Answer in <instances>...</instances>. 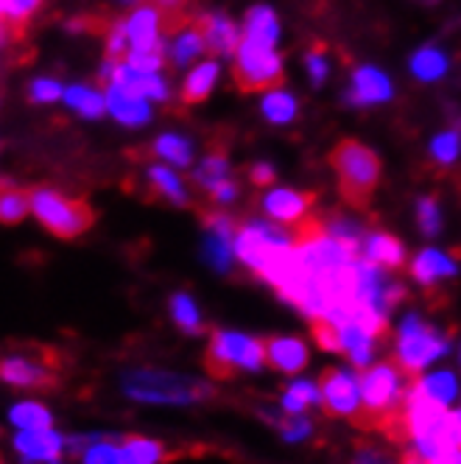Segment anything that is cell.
Here are the masks:
<instances>
[{
  "label": "cell",
  "mask_w": 461,
  "mask_h": 464,
  "mask_svg": "<svg viewBox=\"0 0 461 464\" xmlns=\"http://www.w3.org/2000/svg\"><path fill=\"white\" fill-rule=\"evenodd\" d=\"M68 448L82 459V464H123L120 445L110 442L107 437H76Z\"/></svg>",
  "instance_id": "cell-22"
},
{
  "label": "cell",
  "mask_w": 461,
  "mask_h": 464,
  "mask_svg": "<svg viewBox=\"0 0 461 464\" xmlns=\"http://www.w3.org/2000/svg\"><path fill=\"white\" fill-rule=\"evenodd\" d=\"M31 210V196L20 188H12L6 182H0V221L4 224H17L25 218Z\"/></svg>",
  "instance_id": "cell-35"
},
{
  "label": "cell",
  "mask_w": 461,
  "mask_h": 464,
  "mask_svg": "<svg viewBox=\"0 0 461 464\" xmlns=\"http://www.w3.org/2000/svg\"><path fill=\"white\" fill-rule=\"evenodd\" d=\"M126 34H129V45L131 51H151L157 45H162L159 34H162V14L154 6H143L138 12H131L126 17Z\"/></svg>",
  "instance_id": "cell-15"
},
{
  "label": "cell",
  "mask_w": 461,
  "mask_h": 464,
  "mask_svg": "<svg viewBox=\"0 0 461 464\" xmlns=\"http://www.w3.org/2000/svg\"><path fill=\"white\" fill-rule=\"evenodd\" d=\"M146 182H149L151 198H166V202H171L177 208H190V193H187L185 182L171 169H166V165H149Z\"/></svg>",
  "instance_id": "cell-19"
},
{
  "label": "cell",
  "mask_w": 461,
  "mask_h": 464,
  "mask_svg": "<svg viewBox=\"0 0 461 464\" xmlns=\"http://www.w3.org/2000/svg\"><path fill=\"white\" fill-rule=\"evenodd\" d=\"M263 353H266V367L285 375L303 372L308 367V344L296 336H266Z\"/></svg>",
  "instance_id": "cell-13"
},
{
  "label": "cell",
  "mask_w": 461,
  "mask_h": 464,
  "mask_svg": "<svg viewBox=\"0 0 461 464\" xmlns=\"http://www.w3.org/2000/svg\"><path fill=\"white\" fill-rule=\"evenodd\" d=\"M244 37L255 40V43H266V45H277L280 40V20L274 14L272 6H252L244 17Z\"/></svg>",
  "instance_id": "cell-23"
},
{
  "label": "cell",
  "mask_w": 461,
  "mask_h": 464,
  "mask_svg": "<svg viewBox=\"0 0 461 464\" xmlns=\"http://www.w3.org/2000/svg\"><path fill=\"white\" fill-rule=\"evenodd\" d=\"M68 442L62 434L51 428H37V430H17L14 437V450L23 456L25 464H45V461H59Z\"/></svg>",
  "instance_id": "cell-12"
},
{
  "label": "cell",
  "mask_w": 461,
  "mask_h": 464,
  "mask_svg": "<svg viewBox=\"0 0 461 464\" xmlns=\"http://www.w3.org/2000/svg\"><path fill=\"white\" fill-rule=\"evenodd\" d=\"M447 442L461 450V411L447 417Z\"/></svg>",
  "instance_id": "cell-48"
},
{
  "label": "cell",
  "mask_w": 461,
  "mask_h": 464,
  "mask_svg": "<svg viewBox=\"0 0 461 464\" xmlns=\"http://www.w3.org/2000/svg\"><path fill=\"white\" fill-rule=\"evenodd\" d=\"M149 151L154 157L168 160L171 165H179V169H185V165H190V160H193V143L182 135H162L154 140V146Z\"/></svg>",
  "instance_id": "cell-34"
},
{
  "label": "cell",
  "mask_w": 461,
  "mask_h": 464,
  "mask_svg": "<svg viewBox=\"0 0 461 464\" xmlns=\"http://www.w3.org/2000/svg\"><path fill=\"white\" fill-rule=\"evenodd\" d=\"M0 381L12 389H51L59 381V358L48 347L0 353Z\"/></svg>",
  "instance_id": "cell-6"
},
{
  "label": "cell",
  "mask_w": 461,
  "mask_h": 464,
  "mask_svg": "<svg viewBox=\"0 0 461 464\" xmlns=\"http://www.w3.org/2000/svg\"><path fill=\"white\" fill-rule=\"evenodd\" d=\"M456 275H458V263L453 260V255L439 252V249H422L411 260V277L425 288H434L442 280H450Z\"/></svg>",
  "instance_id": "cell-14"
},
{
  "label": "cell",
  "mask_w": 461,
  "mask_h": 464,
  "mask_svg": "<svg viewBox=\"0 0 461 464\" xmlns=\"http://www.w3.org/2000/svg\"><path fill=\"white\" fill-rule=\"evenodd\" d=\"M394 87L389 82V76L372 64H364V68H355L352 73V87L344 92V104L350 107H375V104H386L391 98Z\"/></svg>",
  "instance_id": "cell-11"
},
{
  "label": "cell",
  "mask_w": 461,
  "mask_h": 464,
  "mask_svg": "<svg viewBox=\"0 0 461 464\" xmlns=\"http://www.w3.org/2000/svg\"><path fill=\"white\" fill-rule=\"evenodd\" d=\"M171 316H174L177 327L185 330V334H190V336L205 334V319H202L199 305H196V300H193L190 294L177 291V294L171 296Z\"/></svg>",
  "instance_id": "cell-28"
},
{
  "label": "cell",
  "mask_w": 461,
  "mask_h": 464,
  "mask_svg": "<svg viewBox=\"0 0 461 464\" xmlns=\"http://www.w3.org/2000/svg\"><path fill=\"white\" fill-rule=\"evenodd\" d=\"M411 389L427 401L434 403H442L447 406L453 397L458 394V381L453 372H431V375H422V378H414L411 381Z\"/></svg>",
  "instance_id": "cell-25"
},
{
  "label": "cell",
  "mask_w": 461,
  "mask_h": 464,
  "mask_svg": "<svg viewBox=\"0 0 461 464\" xmlns=\"http://www.w3.org/2000/svg\"><path fill=\"white\" fill-rule=\"evenodd\" d=\"M45 464H62V459L59 461H45Z\"/></svg>",
  "instance_id": "cell-54"
},
{
  "label": "cell",
  "mask_w": 461,
  "mask_h": 464,
  "mask_svg": "<svg viewBox=\"0 0 461 464\" xmlns=\"http://www.w3.org/2000/svg\"><path fill=\"white\" fill-rule=\"evenodd\" d=\"M266 367V353H263V339H252L233 330H213L207 350H205V370L213 378H233L238 370L257 372Z\"/></svg>",
  "instance_id": "cell-4"
},
{
  "label": "cell",
  "mask_w": 461,
  "mask_h": 464,
  "mask_svg": "<svg viewBox=\"0 0 461 464\" xmlns=\"http://www.w3.org/2000/svg\"><path fill=\"white\" fill-rule=\"evenodd\" d=\"M447 347V336H442L434 324H427L419 314H408L398 327L394 361L406 370V375L419 378V372L431 367L437 358H442Z\"/></svg>",
  "instance_id": "cell-5"
},
{
  "label": "cell",
  "mask_w": 461,
  "mask_h": 464,
  "mask_svg": "<svg viewBox=\"0 0 461 464\" xmlns=\"http://www.w3.org/2000/svg\"><path fill=\"white\" fill-rule=\"evenodd\" d=\"M166 45H157L151 51H129L126 53V64H131L135 71H143V73H157L162 64H166Z\"/></svg>",
  "instance_id": "cell-42"
},
{
  "label": "cell",
  "mask_w": 461,
  "mask_h": 464,
  "mask_svg": "<svg viewBox=\"0 0 461 464\" xmlns=\"http://www.w3.org/2000/svg\"><path fill=\"white\" fill-rule=\"evenodd\" d=\"M9 4H12V0H0V17L9 12Z\"/></svg>",
  "instance_id": "cell-53"
},
{
  "label": "cell",
  "mask_w": 461,
  "mask_h": 464,
  "mask_svg": "<svg viewBox=\"0 0 461 464\" xmlns=\"http://www.w3.org/2000/svg\"><path fill=\"white\" fill-rule=\"evenodd\" d=\"M360 257H367L380 269H403L408 260L403 241L389 236V232H367L364 246H360Z\"/></svg>",
  "instance_id": "cell-17"
},
{
  "label": "cell",
  "mask_w": 461,
  "mask_h": 464,
  "mask_svg": "<svg viewBox=\"0 0 461 464\" xmlns=\"http://www.w3.org/2000/svg\"><path fill=\"white\" fill-rule=\"evenodd\" d=\"M263 420L272 422V425L280 430V437L288 440V442H300V440H308V437L313 434L311 420L303 417V414H288V411H285V417H283V414L263 411Z\"/></svg>",
  "instance_id": "cell-37"
},
{
  "label": "cell",
  "mask_w": 461,
  "mask_h": 464,
  "mask_svg": "<svg viewBox=\"0 0 461 464\" xmlns=\"http://www.w3.org/2000/svg\"><path fill=\"white\" fill-rule=\"evenodd\" d=\"M205 51H207V45H205L202 31L196 28V23L187 25L185 31H179L174 43L168 45V56L174 62V68H187V64H193Z\"/></svg>",
  "instance_id": "cell-24"
},
{
  "label": "cell",
  "mask_w": 461,
  "mask_h": 464,
  "mask_svg": "<svg viewBox=\"0 0 461 464\" xmlns=\"http://www.w3.org/2000/svg\"><path fill=\"white\" fill-rule=\"evenodd\" d=\"M123 464H166L174 459V450L151 437H126L120 442Z\"/></svg>",
  "instance_id": "cell-21"
},
{
  "label": "cell",
  "mask_w": 461,
  "mask_h": 464,
  "mask_svg": "<svg viewBox=\"0 0 461 464\" xmlns=\"http://www.w3.org/2000/svg\"><path fill=\"white\" fill-rule=\"evenodd\" d=\"M40 6H43V0H12V4H9V12H6L4 17L9 20V25H12V31H14L17 43H23V37H25V25H28L31 14H34Z\"/></svg>",
  "instance_id": "cell-40"
},
{
  "label": "cell",
  "mask_w": 461,
  "mask_h": 464,
  "mask_svg": "<svg viewBox=\"0 0 461 464\" xmlns=\"http://www.w3.org/2000/svg\"><path fill=\"white\" fill-rule=\"evenodd\" d=\"M352 464H394V459L378 448H364V450H358Z\"/></svg>",
  "instance_id": "cell-47"
},
{
  "label": "cell",
  "mask_w": 461,
  "mask_h": 464,
  "mask_svg": "<svg viewBox=\"0 0 461 464\" xmlns=\"http://www.w3.org/2000/svg\"><path fill=\"white\" fill-rule=\"evenodd\" d=\"M417 224L425 238H437L442 229V208L434 196H422L417 202Z\"/></svg>",
  "instance_id": "cell-38"
},
{
  "label": "cell",
  "mask_w": 461,
  "mask_h": 464,
  "mask_svg": "<svg viewBox=\"0 0 461 464\" xmlns=\"http://www.w3.org/2000/svg\"><path fill=\"white\" fill-rule=\"evenodd\" d=\"M64 95V87L53 79H37L31 84V102L37 104H48V102H56V98Z\"/></svg>",
  "instance_id": "cell-44"
},
{
  "label": "cell",
  "mask_w": 461,
  "mask_h": 464,
  "mask_svg": "<svg viewBox=\"0 0 461 464\" xmlns=\"http://www.w3.org/2000/svg\"><path fill=\"white\" fill-rule=\"evenodd\" d=\"M112 84H118L120 90L138 95V98H151V102H168V84H166V79H159L157 73L135 71L126 62H120L118 68H115Z\"/></svg>",
  "instance_id": "cell-16"
},
{
  "label": "cell",
  "mask_w": 461,
  "mask_h": 464,
  "mask_svg": "<svg viewBox=\"0 0 461 464\" xmlns=\"http://www.w3.org/2000/svg\"><path fill=\"white\" fill-rule=\"evenodd\" d=\"M207 198L213 205H233L235 198H238V182L235 179H226V182H221V185H216L210 193H207Z\"/></svg>",
  "instance_id": "cell-46"
},
{
  "label": "cell",
  "mask_w": 461,
  "mask_h": 464,
  "mask_svg": "<svg viewBox=\"0 0 461 464\" xmlns=\"http://www.w3.org/2000/svg\"><path fill=\"white\" fill-rule=\"evenodd\" d=\"M283 79H285V71H283V56L277 53V48L244 37L233 59V82L238 84V90L241 92L277 90L283 87Z\"/></svg>",
  "instance_id": "cell-7"
},
{
  "label": "cell",
  "mask_w": 461,
  "mask_h": 464,
  "mask_svg": "<svg viewBox=\"0 0 461 464\" xmlns=\"http://www.w3.org/2000/svg\"><path fill=\"white\" fill-rule=\"evenodd\" d=\"M157 4H159L162 12H174V9H185L187 0H157Z\"/></svg>",
  "instance_id": "cell-51"
},
{
  "label": "cell",
  "mask_w": 461,
  "mask_h": 464,
  "mask_svg": "<svg viewBox=\"0 0 461 464\" xmlns=\"http://www.w3.org/2000/svg\"><path fill=\"white\" fill-rule=\"evenodd\" d=\"M324 232L331 238H336L339 244H344L347 249H352L355 255H360V246H364V238H367L364 224H358L355 218L339 216V213L324 221Z\"/></svg>",
  "instance_id": "cell-27"
},
{
  "label": "cell",
  "mask_w": 461,
  "mask_h": 464,
  "mask_svg": "<svg viewBox=\"0 0 461 464\" xmlns=\"http://www.w3.org/2000/svg\"><path fill=\"white\" fill-rule=\"evenodd\" d=\"M107 110L123 123V126H146L151 121V107L146 98H138L118 84L107 87Z\"/></svg>",
  "instance_id": "cell-18"
},
{
  "label": "cell",
  "mask_w": 461,
  "mask_h": 464,
  "mask_svg": "<svg viewBox=\"0 0 461 464\" xmlns=\"http://www.w3.org/2000/svg\"><path fill=\"white\" fill-rule=\"evenodd\" d=\"M316 403H322V397H319V386L311 381H293L283 392V411L288 414H305Z\"/></svg>",
  "instance_id": "cell-31"
},
{
  "label": "cell",
  "mask_w": 461,
  "mask_h": 464,
  "mask_svg": "<svg viewBox=\"0 0 461 464\" xmlns=\"http://www.w3.org/2000/svg\"><path fill=\"white\" fill-rule=\"evenodd\" d=\"M411 71L422 82H437L447 73V56L439 48H422L411 56Z\"/></svg>",
  "instance_id": "cell-32"
},
{
  "label": "cell",
  "mask_w": 461,
  "mask_h": 464,
  "mask_svg": "<svg viewBox=\"0 0 461 464\" xmlns=\"http://www.w3.org/2000/svg\"><path fill=\"white\" fill-rule=\"evenodd\" d=\"M6 43H17V37H14V31H12L9 20H6V17H0V45H6Z\"/></svg>",
  "instance_id": "cell-50"
},
{
  "label": "cell",
  "mask_w": 461,
  "mask_h": 464,
  "mask_svg": "<svg viewBox=\"0 0 461 464\" xmlns=\"http://www.w3.org/2000/svg\"><path fill=\"white\" fill-rule=\"evenodd\" d=\"M458 154H461V135H458V131H442V135L434 138V143H431L434 162L450 165V162L458 160Z\"/></svg>",
  "instance_id": "cell-41"
},
{
  "label": "cell",
  "mask_w": 461,
  "mask_h": 464,
  "mask_svg": "<svg viewBox=\"0 0 461 464\" xmlns=\"http://www.w3.org/2000/svg\"><path fill=\"white\" fill-rule=\"evenodd\" d=\"M260 112H263V118H266L269 123L285 126V123H291L296 118V112H300V104H296V98L288 90L277 87V90L266 92V98H263V104H260Z\"/></svg>",
  "instance_id": "cell-26"
},
{
  "label": "cell",
  "mask_w": 461,
  "mask_h": 464,
  "mask_svg": "<svg viewBox=\"0 0 461 464\" xmlns=\"http://www.w3.org/2000/svg\"><path fill=\"white\" fill-rule=\"evenodd\" d=\"M126 45H129L126 20H115L107 31V59L110 62H126Z\"/></svg>",
  "instance_id": "cell-43"
},
{
  "label": "cell",
  "mask_w": 461,
  "mask_h": 464,
  "mask_svg": "<svg viewBox=\"0 0 461 464\" xmlns=\"http://www.w3.org/2000/svg\"><path fill=\"white\" fill-rule=\"evenodd\" d=\"M218 82V62L210 59V62H202V64H196V68L187 73L185 84H182V104L185 107H196V104H205L213 87Z\"/></svg>",
  "instance_id": "cell-20"
},
{
  "label": "cell",
  "mask_w": 461,
  "mask_h": 464,
  "mask_svg": "<svg viewBox=\"0 0 461 464\" xmlns=\"http://www.w3.org/2000/svg\"><path fill=\"white\" fill-rule=\"evenodd\" d=\"M233 241L229 236H221V232H210L207 229V238H205V260L216 272H229L233 269V257H235V249H233Z\"/></svg>",
  "instance_id": "cell-33"
},
{
  "label": "cell",
  "mask_w": 461,
  "mask_h": 464,
  "mask_svg": "<svg viewBox=\"0 0 461 464\" xmlns=\"http://www.w3.org/2000/svg\"><path fill=\"white\" fill-rule=\"evenodd\" d=\"M427 464H461V450L458 448H447V450L437 453L434 459H427Z\"/></svg>",
  "instance_id": "cell-49"
},
{
  "label": "cell",
  "mask_w": 461,
  "mask_h": 464,
  "mask_svg": "<svg viewBox=\"0 0 461 464\" xmlns=\"http://www.w3.org/2000/svg\"><path fill=\"white\" fill-rule=\"evenodd\" d=\"M28 196H31V213H34L37 221L48 232H53L56 238H64V241L79 238L95 221V213L84 198L64 196L51 188H34V190H28Z\"/></svg>",
  "instance_id": "cell-3"
},
{
  "label": "cell",
  "mask_w": 461,
  "mask_h": 464,
  "mask_svg": "<svg viewBox=\"0 0 461 464\" xmlns=\"http://www.w3.org/2000/svg\"><path fill=\"white\" fill-rule=\"evenodd\" d=\"M313 202H316V196L308 190L274 188L260 196V210L269 216V221H277L283 227H296L311 216Z\"/></svg>",
  "instance_id": "cell-9"
},
{
  "label": "cell",
  "mask_w": 461,
  "mask_h": 464,
  "mask_svg": "<svg viewBox=\"0 0 461 464\" xmlns=\"http://www.w3.org/2000/svg\"><path fill=\"white\" fill-rule=\"evenodd\" d=\"M9 422L17 430H37V428H51L53 425V417H51V411L43 403H37V401H23V403H14L9 409Z\"/></svg>",
  "instance_id": "cell-30"
},
{
  "label": "cell",
  "mask_w": 461,
  "mask_h": 464,
  "mask_svg": "<svg viewBox=\"0 0 461 464\" xmlns=\"http://www.w3.org/2000/svg\"><path fill=\"white\" fill-rule=\"evenodd\" d=\"M403 464H427V459L419 456L417 450H406V453H403Z\"/></svg>",
  "instance_id": "cell-52"
},
{
  "label": "cell",
  "mask_w": 461,
  "mask_h": 464,
  "mask_svg": "<svg viewBox=\"0 0 461 464\" xmlns=\"http://www.w3.org/2000/svg\"><path fill=\"white\" fill-rule=\"evenodd\" d=\"M62 98L73 110H79L84 118H101L104 110H107V98L98 90H90V87H68Z\"/></svg>",
  "instance_id": "cell-36"
},
{
  "label": "cell",
  "mask_w": 461,
  "mask_h": 464,
  "mask_svg": "<svg viewBox=\"0 0 461 464\" xmlns=\"http://www.w3.org/2000/svg\"><path fill=\"white\" fill-rule=\"evenodd\" d=\"M193 23L202 31L205 45L213 56L235 59L241 40H244V31L238 28V23L233 17H226L221 12H205V14H196Z\"/></svg>",
  "instance_id": "cell-10"
},
{
  "label": "cell",
  "mask_w": 461,
  "mask_h": 464,
  "mask_svg": "<svg viewBox=\"0 0 461 464\" xmlns=\"http://www.w3.org/2000/svg\"><path fill=\"white\" fill-rule=\"evenodd\" d=\"M229 174H233V169H229V160L221 154V151H210L199 165H196V171H193V182L199 185L205 193H210L216 185L226 182Z\"/></svg>",
  "instance_id": "cell-29"
},
{
  "label": "cell",
  "mask_w": 461,
  "mask_h": 464,
  "mask_svg": "<svg viewBox=\"0 0 461 464\" xmlns=\"http://www.w3.org/2000/svg\"><path fill=\"white\" fill-rule=\"evenodd\" d=\"M305 68H308V79L311 87L319 90L327 76H331V59H327V45L324 43H313L305 53Z\"/></svg>",
  "instance_id": "cell-39"
},
{
  "label": "cell",
  "mask_w": 461,
  "mask_h": 464,
  "mask_svg": "<svg viewBox=\"0 0 461 464\" xmlns=\"http://www.w3.org/2000/svg\"><path fill=\"white\" fill-rule=\"evenodd\" d=\"M331 165L339 177V193L344 202L355 210H367L383 177L380 157L367 143L350 138L331 151Z\"/></svg>",
  "instance_id": "cell-2"
},
{
  "label": "cell",
  "mask_w": 461,
  "mask_h": 464,
  "mask_svg": "<svg viewBox=\"0 0 461 464\" xmlns=\"http://www.w3.org/2000/svg\"><path fill=\"white\" fill-rule=\"evenodd\" d=\"M316 386L327 414L355 422V417L360 414V378H355L350 370L331 367L322 372Z\"/></svg>",
  "instance_id": "cell-8"
},
{
  "label": "cell",
  "mask_w": 461,
  "mask_h": 464,
  "mask_svg": "<svg viewBox=\"0 0 461 464\" xmlns=\"http://www.w3.org/2000/svg\"><path fill=\"white\" fill-rule=\"evenodd\" d=\"M246 177L255 188H269L274 179H277V171H274V165L272 162H252L249 169H246Z\"/></svg>",
  "instance_id": "cell-45"
},
{
  "label": "cell",
  "mask_w": 461,
  "mask_h": 464,
  "mask_svg": "<svg viewBox=\"0 0 461 464\" xmlns=\"http://www.w3.org/2000/svg\"><path fill=\"white\" fill-rule=\"evenodd\" d=\"M120 389L131 401L157 406H193L216 397V389L207 381L166 370H129L120 378Z\"/></svg>",
  "instance_id": "cell-1"
}]
</instances>
